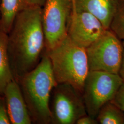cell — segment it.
Listing matches in <instances>:
<instances>
[{"instance_id":"6da1fadb","label":"cell","mask_w":124,"mask_h":124,"mask_svg":"<svg viewBox=\"0 0 124 124\" xmlns=\"http://www.w3.org/2000/svg\"><path fill=\"white\" fill-rule=\"evenodd\" d=\"M45 49L42 7H25L18 13L8 34L9 60L15 80L37 65Z\"/></svg>"},{"instance_id":"7a4b0ae2","label":"cell","mask_w":124,"mask_h":124,"mask_svg":"<svg viewBox=\"0 0 124 124\" xmlns=\"http://www.w3.org/2000/svg\"><path fill=\"white\" fill-rule=\"evenodd\" d=\"M33 123H51L50 101L53 88L58 85L48 56L44 53L37 65L16 80Z\"/></svg>"},{"instance_id":"3957f363","label":"cell","mask_w":124,"mask_h":124,"mask_svg":"<svg viewBox=\"0 0 124 124\" xmlns=\"http://www.w3.org/2000/svg\"><path fill=\"white\" fill-rule=\"evenodd\" d=\"M45 52L50 60L58 84L71 85L82 93L85 80L90 71L86 49L67 36L54 48Z\"/></svg>"},{"instance_id":"277c9868","label":"cell","mask_w":124,"mask_h":124,"mask_svg":"<svg viewBox=\"0 0 124 124\" xmlns=\"http://www.w3.org/2000/svg\"><path fill=\"white\" fill-rule=\"evenodd\" d=\"M124 81L119 74L89 71L82 92L87 115L96 119L101 108L113 99Z\"/></svg>"},{"instance_id":"5b68a950","label":"cell","mask_w":124,"mask_h":124,"mask_svg":"<svg viewBox=\"0 0 124 124\" xmlns=\"http://www.w3.org/2000/svg\"><path fill=\"white\" fill-rule=\"evenodd\" d=\"M50 109L51 124H75L87 115L82 93L67 83L58 84L53 88Z\"/></svg>"},{"instance_id":"8992f818","label":"cell","mask_w":124,"mask_h":124,"mask_svg":"<svg viewBox=\"0 0 124 124\" xmlns=\"http://www.w3.org/2000/svg\"><path fill=\"white\" fill-rule=\"evenodd\" d=\"M90 71L119 74L123 56L122 40L110 29L86 48Z\"/></svg>"},{"instance_id":"52a82bcc","label":"cell","mask_w":124,"mask_h":124,"mask_svg":"<svg viewBox=\"0 0 124 124\" xmlns=\"http://www.w3.org/2000/svg\"><path fill=\"white\" fill-rule=\"evenodd\" d=\"M73 10V0H46L42 7V22L46 51L59 44L67 36Z\"/></svg>"},{"instance_id":"ba28073f","label":"cell","mask_w":124,"mask_h":124,"mask_svg":"<svg viewBox=\"0 0 124 124\" xmlns=\"http://www.w3.org/2000/svg\"><path fill=\"white\" fill-rule=\"evenodd\" d=\"M106 30L91 13L73 9L68 23L67 36L75 44L86 49Z\"/></svg>"},{"instance_id":"9c48e42d","label":"cell","mask_w":124,"mask_h":124,"mask_svg":"<svg viewBox=\"0 0 124 124\" xmlns=\"http://www.w3.org/2000/svg\"><path fill=\"white\" fill-rule=\"evenodd\" d=\"M11 124H31L32 120L18 81L14 78L3 93Z\"/></svg>"},{"instance_id":"30bf717a","label":"cell","mask_w":124,"mask_h":124,"mask_svg":"<svg viewBox=\"0 0 124 124\" xmlns=\"http://www.w3.org/2000/svg\"><path fill=\"white\" fill-rule=\"evenodd\" d=\"M120 0H74L73 9L85 11L98 18L104 28L109 29Z\"/></svg>"},{"instance_id":"8fae6325","label":"cell","mask_w":124,"mask_h":124,"mask_svg":"<svg viewBox=\"0 0 124 124\" xmlns=\"http://www.w3.org/2000/svg\"><path fill=\"white\" fill-rule=\"evenodd\" d=\"M14 78L8 52V34L0 27V96H3L6 86Z\"/></svg>"},{"instance_id":"7c38bea8","label":"cell","mask_w":124,"mask_h":124,"mask_svg":"<svg viewBox=\"0 0 124 124\" xmlns=\"http://www.w3.org/2000/svg\"><path fill=\"white\" fill-rule=\"evenodd\" d=\"M25 8V0H0V27L8 34L19 12Z\"/></svg>"},{"instance_id":"4fadbf2b","label":"cell","mask_w":124,"mask_h":124,"mask_svg":"<svg viewBox=\"0 0 124 124\" xmlns=\"http://www.w3.org/2000/svg\"><path fill=\"white\" fill-rule=\"evenodd\" d=\"M100 124H124V114L119 107L110 101L101 108L96 117Z\"/></svg>"},{"instance_id":"5bb4252c","label":"cell","mask_w":124,"mask_h":124,"mask_svg":"<svg viewBox=\"0 0 124 124\" xmlns=\"http://www.w3.org/2000/svg\"><path fill=\"white\" fill-rule=\"evenodd\" d=\"M109 29L120 40H124V0H120Z\"/></svg>"},{"instance_id":"9a60e30c","label":"cell","mask_w":124,"mask_h":124,"mask_svg":"<svg viewBox=\"0 0 124 124\" xmlns=\"http://www.w3.org/2000/svg\"><path fill=\"white\" fill-rule=\"evenodd\" d=\"M0 124H11L3 96H0Z\"/></svg>"},{"instance_id":"2e32d148","label":"cell","mask_w":124,"mask_h":124,"mask_svg":"<svg viewBox=\"0 0 124 124\" xmlns=\"http://www.w3.org/2000/svg\"><path fill=\"white\" fill-rule=\"evenodd\" d=\"M111 101L119 107L124 114V81Z\"/></svg>"},{"instance_id":"e0dca14e","label":"cell","mask_w":124,"mask_h":124,"mask_svg":"<svg viewBox=\"0 0 124 124\" xmlns=\"http://www.w3.org/2000/svg\"><path fill=\"white\" fill-rule=\"evenodd\" d=\"M76 124H97L98 121L96 118H94L90 115H84L77 120Z\"/></svg>"},{"instance_id":"ac0fdd59","label":"cell","mask_w":124,"mask_h":124,"mask_svg":"<svg viewBox=\"0 0 124 124\" xmlns=\"http://www.w3.org/2000/svg\"><path fill=\"white\" fill-rule=\"evenodd\" d=\"M46 0H25V7H42Z\"/></svg>"},{"instance_id":"d6986e66","label":"cell","mask_w":124,"mask_h":124,"mask_svg":"<svg viewBox=\"0 0 124 124\" xmlns=\"http://www.w3.org/2000/svg\"><path fill=\"white\" fill-rule=\"evenodd\" d=\"M122 42L123 45V56L121 65L119 72V75L124 81V40H122Z\"/></svg>"},{"instance_id":"ffe728a7","label":"cell","mask_w":124,"mask_h":124,"mask_svg":"<svg viewBox=\"0 0 124 124\" xmlns=\"http://www.w3.org/2000/svg\"><path fill=\"white\" fill-rule=\"evenodd\" d=\"M73 1H74V0H73Z\"/></svg>"}]
</instances>
